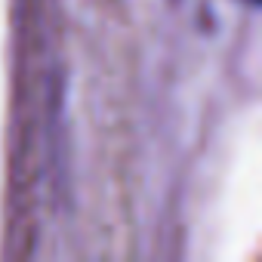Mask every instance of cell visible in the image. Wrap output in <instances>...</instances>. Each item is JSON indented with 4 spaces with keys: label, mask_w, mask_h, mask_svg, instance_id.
Masks as SVG:
<instances>
[{
    "label": "cell",
    "mask_w": 262,
    "mask_h": 262,
    "mask_svg": "<svg viewBox=\"0 0 262 262\" xmlns=\"http://www.w3.org/2000/svg\"><path fill=\"white\" fill-rule=\"evenodd\" d=\"M250 4H259V0H250Z\"/></svg>",
    "instance_id": "6da1fadb"
}]
</instances>
